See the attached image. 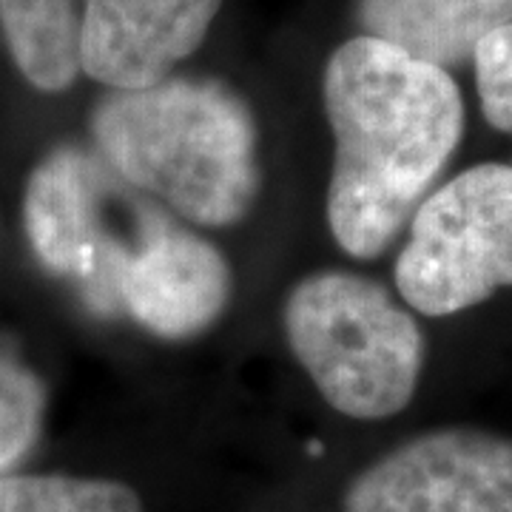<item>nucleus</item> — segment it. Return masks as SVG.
I'll return each instance as SVG.
<instances>
[{
	"instance_id": "4",
	"label": "nucleus",
	"mask_w": 512,
	"mask_h": 512,
	"mask_svg": "<svg viewBox=\"0 0 512 512\" xmlns=\"http://www.w3.org/2000/svg\"><path fill=\"white\" fill-rule=\"evenodd\" d=\"M396 288L424 316H453L512 288V163L473 165L424 197Z\"/></svg>"
},
{
	"instance_id": "10",
	"label": "nucleus",
	"mask_w": 512,
	"mask_h": 512,
	"mask_svg": "<svg viewBox=\"0 0 512 512\" xmlns=\"http://www.w3.org/2000/svg\"><path fill=\"white\" fill-rule=\"evenodd\" d=\"M80 3L83 0H0V29L9 55L37 92H66L80 74Z\"/></svg>"
},
{
	"instance_id": "9",
	"label": "nucleus",
	"mask_w": 512,
	"mask_h": 512,
	"mask_svg": "<svg viewBox=\"0 0 512 512\" xmlns=\"http://www.w3.org/2000/svg\"><path fill=\"white\" fill-rule=\"evenodd\" d=\"M356 20L367 37L450 72L510 23L512 0H356Z\"/></svg>"
},
{
	"instance_id": "1",
	"label": "nucleus",
	"mask_w": 512,
	"mask_h": 512,
	"mask_svg": "<svg viewBox=\"0 0 512 512\" xmlns=\"http://www.w3.org/2000/svg\"><path fill=\"white\" fill-rule=\"evenodd\" d=\"M322 100L336 140L330 234L353 259H376L461 146L464 97L450 72L359 35L328 57Z\"/></svg>"
},
{
	"instance_id": "7",
	"label": "nucleus",
	"mask_w": 512,
	"mask_h": 512,
	"mask_svg": "<svg viewBox=\"0 0 512 512\" xmlns=\"http://www.w3.org/2000/svg\"><path fill=\"white\" fill-rule=\"evenodd\" d=\"M234 293L222 251L154 214L117 274V305L157 339H197L220 319Z\"/></svg>"
},
{
	"instance_id": "2",
	"label": "nucleus",
	"mask_w": 512,
	"mask_h": 512,
	"mask_svg": "<svg viewBox=\"0 0 512 512\" xmlns=\"http://www.w3.org/2000/svg\"><path fill=\"white\" fill-rule=\"evenodd\" d=\"M89 126L111 174L183 220L228 228L251 214L262 185L259 126L225 80L171 74L143 89H109Z\"/></svg>"
},
{
	"instance_id": "6",
	"label": "nucleus",
	"mask_w": 512,
	"mask_h": 512,
	"mask_svg": "<svg viewBox=\"0 0 512 512\" xmlns=\"http://www.w3.org/2000/svg\"><path fill=\"white\" fill-rule=\"evenodd\" d=\"M111 183L86 151L55 148L26 183L23 225L49 274L77 282L94 311H120L117 274L131 248L106 225Z\"/></svg>"
},
{
	"instance_id": "11",
	"label": "nucleus",
	"mask_w": 512,
	"mask_h": 512,
	"mask_svg": "<svg viewBox=\"0 0 512 512\" xmlns=\"http://www.w3.org/2000/svg\"><path fill=\"white\" fill-rule=\"evenodd\" d=\"M0 512H143V501L111 478L0 476Z\"/></svg>"
},
{
	"instance_id": "13",
	"label": "nucleus",
	"mask_w": 512,
	"mask_h": 512,
	"mask_svg": "<svg viewBox=\"0 0 512 512\" xmlns=\"http://www.w3.org/2000/svg\"><path fill=\"white\" fill-rule=\"evenodd\" d=\"M473 72L484 120L512 137V20L478 43Z\"/></svg>"
},
{
	"instance_id": "12",
	"label": "nucleus",
	"mask_w": 512,
	"mask_h": 512,
	"mask_svg": "<svg viewBox=\"0 0 512 512\" xmlns=\"http://www.w3.org/2000/svg\"><path fill=\"white\" fill-rule=\"evenodd\" d=\"M46 387L26 365L0 356V476L18 467L43 433Z\"/></svg>"
},
{
	"instance_id": "5",
	"label": "nucleus",
	"mask_w": 512,
	"mask_h": 512,
	"mask_svg": "<svg viewBox=\"0 0 512 512\" xmlns=\"http://www.w3.org/2000/svg\"><path fill=\"white\" fill-rule=\"evenodd\" d=\"M345 512H512V439L478 427L430 430L350 481Z\"/></svg>"
},
{
	"instance_id": "3",
	"label": "nucleus",
	"mask_w": 512,
	"mask_h": 512,
	"mask_svg": "<svg viewBox=\"0 0 512 512\" xmlns=\"http://www.w3.org/2000/svg\"><path fill=\"white\" fill-rule=\"evenodd\" d=\"M282 325L296 362L342 416L390 419L413 402L424 330L393 293L353 271H316L285 299Z\"/></svg>"
},
{
	"instance_id": "8",
	"label": "nucleus",
	"mask_w": 512,
	"mask_h": 512,
	"mask_svg": "<svg viewBox=\"0 0 512 512\" xmlns=\"http://www.w3.org/2000/svg\"><path fill=\"white\" fill-rule=\"evenodd\" d=\"M225 0H83L80 74L106 89L171 77L205 43Z\"/></svg>"
}]
</instances>
